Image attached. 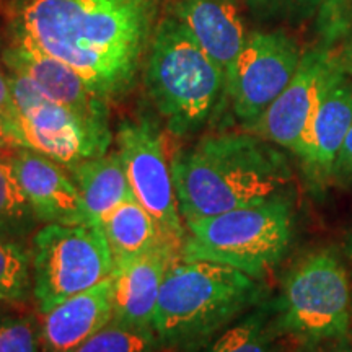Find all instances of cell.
<instances>
[{
	"label": "cell",
	"instance_id": "f1b7e54d",
	"mask_svg": "<svg viewBox=\"0 0 352 352\" xmlns=\"http://www.w3.org/2000/svg\"><path fill=\"white\" fill-rule=\"evenodd\" d=\"M32 0H0V15L12 19L20 8H23L26 3H30Z\"/></svg>",
	"mask_w": 352,
	"mask_h": 352
},
{
	"label": "cell",
	"instance_id": "cb8c5ba5",
	"mask_svg": "<svg viewBox=\"0 0 352 352\" xmlns=\"http://www.w3.org/2000/svg\"><path fill=\"white\" fill-rule=\"evenodd\" d=\"M327 0H246L254 20L261 23H302L320 12Z\"/></svg>",
	"mask_w": 352,
	"mask_h": 352
},
{
	"label": "cell",
	"instance_id": "2e32d148",
	"mask_svg": "<svg viewBox=\"0 0 352 352\" xmlns=\"http://www.w3.org/2000/svg\"><path fill=\"white\" fill-rule=\"evenodd\" d=\"M170 15L182 21L219 67L230 72L246 36L236 0H175Z\"/></svg>",
	"mask_w": 352,
	"mask_h": 352
},
{
	"label": "cell",
	"instance_id": "6da1fadb",
	"mask_svg": "<svg viewBox=\"0 0 352 352\" xmlns=\"http://www.w3.org/2000/svg\"><path fill=\"white\" fill-rule=\"evenodd\" d=\"M158 0H32L12 19L10 41L80 74L107 101L126 95L147 57Z\"/></svg>",
	"mask_w": 352,
	"mask_h": 352
},
{
	"label": "cell",
	"instance_id": "9c48e42d",
	"mask_svg": "<svg viewBox=\"0 0 352 352\" xmlns=\"http://www.w3.org/2000/svg\"><path fill=\"white\" fill-rule=\"evenodd\" d=\"M300 60V47L284 30L248 33L226 83L233 113L246 127L258 121L283 94Z\"/></svg>",
	"mask_w": 352,
	"mask_h": 352
},
{
	"label": "cell",
	"instance_id": "836d02e7",
	"mask_svg": "<svg viewBox=\"0 0 352 352\" xmlns=\"http://www.w3.org/2000/svg\"><path fill=\"white\" fill-rule=\"evenodd\" d=\"M349 338L352 340V308H351V333H349Z\"/></svg>",
	"mask_w": 352,
	"mask_h": 352
},
{
	"label": "cell",
	"instance_id": "277c9868",
	"mask_svg": "<svg viewBox=\"0 0 352 352\" xmlns=\"http://www.w3.org/2000/svg\"><path fill=\"white\" fill-rule=\"evenodd\" d=\"M226 72L170 13L158 21L145 57V88L175 135L199 131L226 91Z\"/></svg>",
	"mask_w": 352,
	"mask_h": 352
},
{
	"label": "cell",
	"instance_id": "e575fe53",
	"mask_svg": "<svg viewBox=\"0 0 352 352\" xmlns=\"http://www.w3.org/2000/svg\"><path fill=\"white\" fill-rule=\"evenodd\" d=\"M236 2H240V0H236Z\"/></svg>",
	"mask_w": 352,
	"mask_h": 352
},
{
	"label": "cell",
	"instance_id": "4316f807",
	"mask_svg": "<svg viewBox=\"0 0 352 352\" xmlns=\"http://www.w3.org/2000/svg\"><path fill=\"white\" fill-rule=\"evenodd\" d=\"M333 176L342 179H352V126L347 131L344 142H342L336 162H334Z\"/></svg>",
	"mask_w": 352,
	"mask_h": 352
},
{
	"label": "cell",
	"instance_id": "5bb4252c",
	"mask_svg": "<svg viewBox=\"0 0 352 352\" xmlns=\"http://www.w3.org/2000/svg\"><path fill=\"white\" fill-rule=\"evenodd\" d=\"M178 245L165 240L151 252L114 266V321L152 328L153 315Z\"/></svg>",
	"mask_w": 352,
	"mask_h": 352
},
{
	"label": "cell",
	"instance_id": "ffe728a7",
	"mask_svg": "<svg viewBox=\"0 0 352 352\" xmlns=\"http://www.w3.org/2000/svg\"><path fill=\"white\" fill-rule=\"evenodd\" d=\"M277 333L276 307L256 305L197 352H279Z\"/></svg>",
	"mask_w": 352,
	"mask_h": 352
},
{
	"label": "cell",
	"instance_id": "3957f363",
	"mask_svg": "<svg viewBox=\"0 0 352 352\" xmlns=\"http://www.w3.org/2000/svg\"><path fill=\"white\" fill-rule=\"evenodd\" d=\"M264 296L256 277L206 259L175 258L152 329L164 352H197Z\"/></svg>",
	"mask_w": 352,
	"mask_h": 352
},
{
	"label": "cell",
	"instance_id": "8fae6325",
	"mask_svg": "<svg viewBox=\"0 0 352 352\" xmlns=\"http://www.w3.org/2000/svg\"><path fill=\"white\" fill-rule=\"evenodd\" d=\"M25 147L33 148L65 168L108 152L111 131L100 129L46 96L20 113Z\"/></svg>",
	"mask_w": 352,
	"mask_h": 352
},
{
	"label": "cell",
	"instance_id": "484cf974",
	"mask_svg": "<svg viewBox=\"0 0 352 352\" xmlns=\"http://www.w3.org/2000/svg\"><path fill=\"white\" fill-rule=\"evenodd\" d=\"M0 114L7 118L12 124H15L20 129V113L16 108L15 100L12 96L10 82H8V74L0 69ZM21 132V131H20Z\"/></svg>",
	"mask_w": 352,
	"mask_h": 352
},
{
	"label": "cell",
	"instance_id": "30bf717a",
	"mask_svg": "<svg viewBox=\"0 0 352 352\" xmlns=\"http://www.w3.org/2000/svg\"><path fill=\"white\" fill-rule=\"evenodd\" d=\"M342 72L340 54L328 44L307 51L285 90L248 129L297 155L321 100Z\"/></svg>",
	"mask_w": 352,
	"mask_h": 352
},
{
	"label": "cell",
	"instance_id": "1f68e13d",
	"mask_svg": "<svg viewBox=\"0 0 352 352\" xmlns=\"http://www.w3.org/2000/svg\"><path fill=\"white\" fill-rule=\"evenodd\" d=\"M320 352H352V340L351 338H344V340L338 341L336 346L329 347L327 351H320Z\"/></svg>",
	"mask_w": 352,
	"mask_h": 352
},
{
	"label": "cell",
	"instance_id": "d6986e66",
	"mask_svg": "<svg viewBox=\"0 0 352 352\" xmlns=\"http://www.w3.org/2000/svg\"><path fill=\"white\" fill-rule=\"evenodd\" d=\"M98 227L108 241L114 266L151 252L166 240L155 219L138 199L122 202L100 220Z\"/></svg>",
	"mask_w": 352,
	"mask_h": 352
},
{
	"label": "cell",
	"instance_id": "44dd1931",
	"mask_svg": "<svg viewBox=\"0 0 352 352\" xmlns=\"http://www.w3.org/2000/svg\"><path fill=\"white\" fill-rule=\"evenodd\" d=\"M10 162H0V235L16 240L36 222Z\"/></svg>",
	"mask_w": 352,
	"mask_h": 352
},
{
	"label": "cell",
	"instance_id": "83f0119b",
	"mask_svg": "<svg viewBox=\"0 0 352 352\" xmlns=\"http://www.w3.org/2000/svg\"><path fill=\"white\" fill-rule=\"evenodd\" d=\"M0 140L7 144L19 145V147H25V140L20 129L15 124H12L3 114H0Z\"/></svg>",
	"mask_w": 352,
	"mask_h": 352
},
{
	"label": "cell",
	"instance_id": "ac0fdd59",
	"mask_svg": "<svg viewBox=\"0 0 352 352\" xmlns=\"http://www.w3.org/2000/svg\"><path fill=\"white\" fill-rule=\"evenodd\" d=\"M69 170L82 196L87 223L98 226L122 202L135 199L118 151L87 158Z\"/></svg>",
	"mask_w": 352,
	"mask_h": 352
},
{
	"label": "cell",
	"instance_id": "603a6c76",
	"mask_svg": "<svg viewBox=\"0 0 352 352\" xmlns=\"http://www.w3.org/2000/svg\"><path fill=\"white\" fill-rule=\"evenodd\" d=\"M77 352H164L152 328L111 321Z\"/></svg>",
	"mask_w": 352,
	"mask_h": 352
},
{
	"label": "cell",
	"instance_id": "ba28073f",
	"mask_svg": "<svg viewBox=\"0 0 352 352\" xmlns=\"http://www.w3.org/2000/svg\"><path fill=\"white\" fill-rule=\"evenodd\" d=\"M116 151L124 165L135 199L155 219L166 240L183 245V217L166 162L164 139L155 122L147 118L124 120L116 131Z\"/></svg>",
	"mask_w": 352,
	"mask_h": 352
},
{
	"label": "cell",
	"instance_id": "d6a6232c",
	"mask_svg": "<svg viewBox=\"0 0 352 352\" xmlns=\"http://www.w3.org/2000/svg\"><path fill=\"white\" fill-rule=\"evenodd\" d=\"M344 252L347 254V258L352 261V230L349 232V235H347V239L344 241Z\"/></svg>",
	"mask_w": 352,
	"mask_h": 352
},
{
	"label": "cell",
	"instance_id": "f546056e",
	"mask_svg": "<svg viewBox=\"0 0 352 352\" xmlns=\"http://www.w3.org/2000/svg\"><path fill=\"white\" fill-rule=\"evenodd\" d=\"M341 64L344 67L346 74L352 78V32L349 33V36L346 39L344 47H342V52L340 54Z\"/></svg>",
	"mask_w": 352,
	"mask_h": 352
},
{
	"label": "cell",
	"instance_id": "d4e9b609",
	"mask_svg": "<svg viewBox=\"0 0 352 352\" xmlns=\"http://www.w3.org/2000/svg\"><path fill=\"white\" fill-rule=\"evenodd\" d=\"M0 352H43L39 321L33 316H0Z\"/></svg>",
	"mask_w": 352,
	"mask_h": 352
},
{
	"label": "cell",
	"instance_id": "4fadbf2b",
	"mask_svg": "<svg viewBox=\"0 0 352 352\" xmlns=\"http://www.w3.org/2000/svg\"><path fill=\"white\" fill-rule=\"evenodd\" d=\"M12 166L38 220L46 223H87L76 182L65 166L33 148L20 147Z\"/></svg>",
	"mask_w": 352,
	"mask_h": 352
},
{
	"label": "cell",
	"instance_id": "7402d4cb",
	"mask_svg": "<svg viewBox=\"0 0 352 352\" xmlns=\"http://www.w3.org/2000/svg\"><path fill=\"white\" fill-rule=\"evenodd\" d=\"M30 290H33L32 256L19 240L0 235V302H25Z\"/></svg>",
	"mask_w": 352,
	"mask_h": 352
},
{
	"label": "cell",
	"instance_id": "8992f818",
	"mask_svg": "<svg viewBox=\"0 0 352 352\" xmlns=\"http://www.w3.org/2000/svg\"><path fill=\"white\" fill-rule=\"evenodd\" d=\"M352 289L344 264L329 250L307 254L285 277L276 305L277 328L305 344L351 333Z\"/></svg>",
	"mask_w": 352,
	"mask_h": 352
},
{
	"label": "cell",
	"instance_id": "7c38bea8",
	"mask_svg": "<svg viewBox=\"0 0 352 352\" xmlns=\"http://www.w3.org/2000/svg\"><path fill=\"white\" fill-rule=\"evenodd\" d=\"M2 63L8 72L30 78L46 98L69 108L100 129L109 131L108 101L91 90L80 74L67 64L15 41L3 47Z\"/></svg>",
	"mask_w": 352,
	"mask_h": 352
},
{
	"label": "cell",
	"instance_id": "52a82bcc",
	"mask_svg": "<svg viewBox=\"0 0 352 352\" xmlns=\"http://www.w3.org/2000/svg\"><path fill=\"white\" fill-rule=\"evenodd\" d=\"M33 296L39 314L113 276L108 241L94 223H46L33 236Z\"/></svg>",
	"mask_w": 352,
	"mask_h": 352
},
{
	"label": "cell",
	"instance_id": "4dcf8cb0",
	"mask_svg": "<svg viewBox=\"0 0 352 352\" xmlns=\"http://www.w3.org/2000/svg\"><path fill=\"white\" fill-rule=\"evenodd\" d=\"M19 145L7 144L0 140V162H12V158L15 157L16 151H19Z\"/></svg>",
	"mask_w": 352,
	"mask_h": 352
},
{
	"label": "cell",
	"instance_id": "e0dca14e",
	"mask_svg": "<svg viewBox=\"0 0 352 352\" xmlns=\"http://www.w3.org/2000/svg\"><path fill=\"white\" fill-rule=\"evenodd\" d=\"M352 126V82L342 72L321 100L297 157L314 178H331L334 162Z\"/></svg>",
	"mask_w": 352,
	"mask_h": 352
},
{
	"label": "cell",
	"instance_id": "9a60e30c",
	"mask_svg": "<svg viewBox=\"0 0 352 352\" xmlns=\"http://www.w3.org/2000/svg\"><path fill=\"white\" fill-rule=\"evenodd\" d=\"M113 276L41 314V351L77 352L114 316Z\"/></svg>",
	"mask_w": 352,
	"mask_h": 352
},
{
	"label": "cell",
	"instance_id": "7a4b0ae2",
	"mask_svg": "<svg viewBox=\"0 0 352 352\" xmlns=\"http://www.w3.org/2000/svg\"><path fill=\"white\" fill-rule=\"evenodd\" d=\"M184 222L263 204L290 183L289 164L256 134L209 135L171 162Z\"/></svg>",
	"mask_w": 352,
	"mask_h": 352
},
{
	"label": "cell",
	"instance_id": "5b68a950",
	"mask_svg": "<svg viewBox=\"0 0 352 352\" xmlns=\"http://www.w3.org/2000/svg\"><path fill=\"white\" fill-rule=\"evenodd\" d=\"M184 223L182 258L226 264L256 279L280 263L294 232L292 209L283 196Z\"/></svg>",
	"mask_w": 352,
	"mask_h": 352
}]
</instances>
